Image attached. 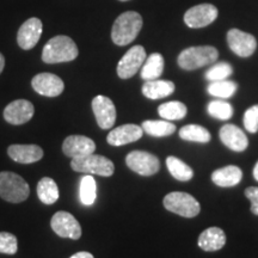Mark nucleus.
Masks as SVG:
<instances>
[{
  "label": "nucleus",
  "instance_id": "1",
  "mask_svg": "<svg viewBox=\"0 0 258 258\" xmlns=\"http://www.w3.org/2000/svg\"><path fill=\"white\" fill-rule=\"evenodd\" d=\"M143 28V17L134 11H127L120 15L112 25L111 38L117 46L132 43Z\"/></svg>",
  "mask_w": 258,
  "mask_h": 258
},
{
  "label": "nucleus",
  "instance_id": "2",
  "mask_svg": "<svg viewBox=\"0 0 258 258\" xmlns=\"http://www.w3.org/2000/svg\"><path fill=\"white\" fill-rule=\"evenodd\" d=\"M78 53V47L72 38L59 35L47 42L42 51V60L46 63L69 62L76 59Z\"/></svg>",
  "mask_w": 258,
  "mask_h": 258
},
{
  "label": "nucleus",
  "instance_id": "3",
  "mask_svg": "<svg viewBox=\"0 0 258 258\" xmlns=\"http://www.w3.org/2000/svg\"><path fill=\"white\" fill-rule=\"evenodd\" d=\"M217 48L212 46H200L186 48L179 54L178 64L185 71H194L208 66L218 60Z\"/></svg>",
  "mask_w": 258,
  "mask_h": 258
},
{
  "label": "nucleus",
  "instance_id": "4",
  "mask_svg": "<svg viewBox=\"0 0 258 258\" xmlns=\"http://www.w3.org/2000/svg\"><path fill=\"white\" fill-rule=\"evenodd\" d=\"M30 189L23 177L14 172H0V198L11 203H21L28 199Z\"/></svg>",
  "mask_w": 258,
  "mask_h": 258
},
{
  "label": "nucleus",
  "instance_id": "5",
  "mask_svg": "<svg viewBox=\"0 0 258 258\" xmlns=\"http://www.w3.org/2000/svg\"><path fill=\"white\" fill-rule=\"evenodd\" d=\"M71 167L77 172L102 177H110L115 171L114 163L110 159L95 153L85 157L73 158L71 161Z\"/></svg>",
  "mask_w": 258,
  "mask_h": 258
},
{
  "label": "nucleus",
  "instance_id": "6",
  "mask_svg": "<svg viewBox=\"0 0 258 258\" xmlns=\"http://www.w3.org/2000/svg\"><path fill=\"white\" fill-rule=\"evenodd\" d=\"M164 207L183 218H194L201 211L200 203L188 192L173 191L164 198Z\"/></svg>",
  "mask_w": 258,
  "mask_h": 258
},
{
  "label": "nucleus",
  "instance_id": "7",
  "mask_svg": "<svg viewBox=\"0 0 258 258\" xmlns=\"http://www.w3.org/2000/svg\"><path fill=\"white\" fill-rule=\"evenodd\" d=\"M127 166L138 175L152 176L160 169V161L154 154L145 151H133L125 157Z\"/></svg>",
  "mask_w": 258,
  "mask_h": 258
},
{
  "label": "nucleus",
  "instance_id": "8",
  "mask_svg": "<svg viewBox=\"0 0 258 258\" xmlns=\"http://www.w3.org/2000/svg\"><path fill=\"white\" fill-rule=\"evenodd\" d=\"M53 231L62 238L78 240L82 237V227L76 218L69 212H57L50 221Z\"/></svg>",
  "mask_w": 258,
  "mask_h": 258
},
{
  "label": "nucleus",
  "instance_id": "9",
  "mask_svg": "<svg viewBox=\"0 0 258 258\" xmlns=\"http://www.w3.org/2000/svg\"><path fill=\"white\" fill-rule=\"evenodd\" d=\"M146 50L141 46H134L122 56L117 64V74L121 79H129L138 73L146 60Z\"/></svg>",
  "mask_w": 258,
  "mask_h": 258
},
{
  "label": "nucleus",
  "instance_id": "10",
  "mask_svg": "<svg viewBox=\"0 0 258 258\" xmlns=\"http://www.w3.org/2000/svg\"><path fill=\"white\" fill-rule=\"evenodd\" d=\"M227 43L231 50L240 57L251 56L257 48L256 38L239 29H231L227 32Z\"/></svg>",
  "mask_w": 258,
  "mask_h": 258
},
{
  "label": "nucleus",
  "instance_id": "11",
  "mask_svg": "<svg viewBox=\"0 0 258 258\" xmlns=\"http://www.w3.org/2000/svg\"><path fill=\"white\" fill-rule=\"evenodd\" d=\"M218 17V9L212 4H201L189 9L184 15V22L189 28H205Z\"/></svg>",
  "mask_w": 258,
  "mask_h": 258
},
{
  "label": "nucleus",
  "instance_id": "12",
  "mask_svg": "<svg viewBox=\"0 0 258 258\" xmlns=\"http://www.w3.org/2000/svg\"><path fill=\"white\" fill-rule=\"evenodd\" d=\"M92 110L96 121L102 129L114 127L116 122V108L110 98L105 96H97L92 99Z\"/></svg>",
  "mask_w": 258,
  "mask_h": 258
},
{
  "label": "nucleus",
  "instance_id": "13",
  "mask_svg": "<svg viewBox=\"0 0 258 258\" xmlns=\"http://www.w3.org/2000/svg\"><path fill=\"white\" fill-rule=\"evenodd\" d=\"M35 108L31 102L27 99H17L6 106L4 110V118L6 122L14 125H21L32 118Z\"/></svg>",
  "mask_w": 258,
  "mask_h": 258
},
{
  "label": "nucleus",
  "instance_id": "14",
  "mask_svg": "<svg viewBox=\"0 0 258 258\" xmlns=\"http://www.w3.org/2000/svg\"><path fill=\"white\" fill-rule=\"evenodd\" d=\"M31 86L37 93L46 97H56L62 93L64 84L62 79L51 73H40L31 80Z\"/></svg>",
  "mask_w": 258,
  "mask_h": 258
},
{
  "label": "nucleus",
  "instance_id": "15",
  "mask_svg": "<svg viewBox=\"0 0 258 258\" xmlns=\"http://www.w3.org/2000/svg\"><path fill=\"white\" fill-rule=\"evenodd\" d=\"M42 29H43V25L38 18L34 17L25 21L19 28L17 34L18 46L24 50L32 49L40 41Z\"/></svg>",
  "mask_w": 258,
  "mask_h": 258
},
{
  "label": "nucleus",
  "instance_id": "16",
  "mask_svg": "<svg viewBox=\"0 0 258 258\" xmlns=\"http://www.w3.org/2000/svg\"><path fill=\"white\" fill-rule=\"evenodd\" d=\"M95 141L83 135H71L64 139L62 144V152L70 158H80L95 153Z\"/></svg>",
  "mask_w": 258,
  "mask_h": 258
},
{
  "label": "nucleus",
  "instance_id": "17",
  "mask_svg": "<svg viewBox=\"0 0 258 258\" xmlns=\"http://www.w3.org/2000/svg\"><path fill=\"white\" fill-rule=\"evenodd\" d=\"M219 135H220L221 143L234 152H243L249 146L246 135L239 127L234 124L222 125Z\"/></svg>",
  "mask_w": 258,
  "mask_h": 258
},
{
  "label": "nucleus",
  "instance_id": "18",
  "mask_svg": "<svg viewBox=\"0 0 258 258\" xmlns=\"http://www.w3.org/2000/svg\"><path fill=\"white\" fill-rule=\"evenodd\" d=\"M144 134L143 127L138 124H123L112 129L106 137V141L111 146H123L141 139Z\"/></svg>",
  "mask_w": 258,
  "mask_h": 258
},
{
  "label": "nucleus",
  "instance_id": "19",
  "mask_svg": "<svg viewBox=\"0 0 258 258\" xmlns=\"http://www.w3.org/2000/svg\"><path fill=\"white\" fill-rule=\"evenodd\" d=\"M8 154L19 164H32L42 159L43 150L37 145H11Z\"/></svg>",
  "mask_w": 258,
  "mask_h": 258
},
{
  "label": "nucleus",
  "instance_id": "20",
  "mask_svg": "<svg viewBox=\"0 0 258 258\" xmlns=\"http://www.w3.org/2000/svg\"><path fill=\"white\" fill-rule=\"evenodd\" d=\"M226 244L225 232L219 227H209L200 234L199 246L203 251H218L222 249Z\"/></svg>",
  "mask_w": 258,
  "mask_h": 258
},
{
  "label": "nucleus",
  "instance_id": "21",
  "mask_svg": "<svg viewBox=\"0 0 258 258\" xmlns=\"http://www.w3.org/2000/svg\"><path fill=\"white\" fill-rule=\"evenodd\" d=\"M241 178H243V172L235 165L221 167L212 173V180L214 184L222 188H230V186L239 184Z\"/></svg>",
  "mask_w": 258,
  "mask_h": 258
},
{
  "label": "nucleus",
  "instance_id": "22",
  "mask_svg": "<svg viewBox=\"0 0 258 258\" xmlns=\"http://www.w3.org/2000/svg\"><path fill=\"white\" fill-rule=\"evenodd\" d=\"M175 92V84L170 80H148L144 84L143 93L150 99H160Z\"/></svg>",
  "mask_w": 258,
  "mask_h": 258
},
{
  "label": "nucleus",
  "instance_id": "23",
  "mask_svg": "<svg viewBox=\"0 0 258 258\" xmlns=\"http://www.w3.org/2000/svg\"><path fill=\"white\" fill-rule=\"evenodd\" d=\"M164 72V57L159 53H153L146 57L141 67V78L144 80H156Z\"/></svg>",
  "mask_w": 258,
  "mask_h": 258
},
{
  "label": "nucleus",
  "instance_id": "24",
  "mask_svg": "<svg viewBox=\"0 0 258 258\" xmlns=\"http://www.w3.org/2000/svg\"><path fill=\"white\" fill-rule=\"evenodd\" d=\"M59 188L55 180L43 177L37 184V196L44 205H53L59 200Z\"/></svg>",
  "mask_w": 258,
  "mask_h": 258
},
{
  "label": "nucleus",
  "instance_id": "25",
  "mask_svg": "<svg viewBox=\"0 0 258 258\" xmlns=\"http://www.w3.org/2000/svg\"><path fill=\"white\" fill-rule=\"evenodd\" d=\"M166 166L173 178H176L177 180L188 182V180L192 178L194 171L191 167L186 165L184 161L178 159V158L170 156L166 159Z\"/></svg>",
  "mask_w": 258,
  "mask_h": 258
},
{
  "label": "nucleus",
  "instance_id": "26",
  "mask_svg": "<svg viewBox=\"0 0 258 258\" xmlns=\"http://www.w3.org/2000/svg\"><path fill=\"white\" fill-rule=\"evenodd\" d=\"M179 137L183 140L201 144H207L212 139L211 133H209L207 129L198 124H188L182 127L179 131Z\"/></svg>",
  "mask_w": 258,
  "mask_h": 258
},
{
  "label": "nucleus",
  "instance_id": "27",
  "mask_svg": "<svg viewBox=\"0 0 258 258\" xmlns=\"http://www.w3.org/2000/svg\"><path fill=\"white\" fill-rule=\"evenodd\" d=\"M158 112H159L160 117H163L164 120L175 121L184 118L186 112H188V109H186L185 104H183L182 102L172 101L159 105Z\"/></svg>",
  "mask_w": 258,
  "mask_h": 258
},
{
  "label": "nucleus",
  "instance_id": "28",
  "mask_svg": "<svg viewBox=\"0 0 258 258\" xmlns=\"http://www.w3.org/2000/svg\"><path fill=\"white\" fill-rule=\"evenodd\" d=\"M145 133L152 135L156 138L169 137L176 132V125L171 123L170 121L161 120V121H145L141 125Z\"/></svg>",
  "mask_w": 258,
  "mask_h": 258
},
{
  "label": "nucleus",
  "instance_id": "29",
  "mask_svg": "<svg viewBox=\"0 0 258 258\" xmlns=\"http://www.w3.org/2000/svg\"><path fill=\"white\" fill-rule=\"evenodd\" d=\"M80 201L84 206H91L97 198V183L91 175L84 176L79 186Z\"/></svg>",
  "mask_w": 258,
  "mask_h": 258
},
{
  "label": "nucleus",
  "instance_id": "30",
  "mask_svg": "<svg viewBox=\"0 0 258 258\" xmlns=\"http://www.w3.org/2000/svg\"><path fill=\"white\" fill-rule=\"evenodd\" d=\"M237 84L232 80H220L209 84L207 91L211 96L217 98H230L237 91Z\"/></svg>",
  "mask_w": 258,
  "mask_h": 258
},
{
  "label": "nucleus",
  "instance_id": "31",
  "mask_svg": "<svg viewBox=\"0 0 258 258\" xmlns=\"http://www.w3.org/2000/svg\"><path fill=\"white\" fill-rule=\"evenodd\" d=\"M208 114L213 117L218 118V120H228L233 115V108L230 103L217 99V101H212L207 106Z\"/></svg>",
  "mask_w": 258,
  "mask_h": 258
},
{
  "label": "nucleus",
  "instance_id": "32",
  "mask_svg": "<svg viewBox=\"0 0 258 258\" xmlns=\"http://www.w3.org/2000/svg\"><path fill=\"white\" fill-rule=\"evenodd\" d=\"M233 70H232V66L227 62H218L209 69L207 72L205 73L206 79L208 82H220V80H226L228 77L231 76Z\"/></svg>",
  "mask_w": 258,
  "mask_h": 258
},
{
  "label": "nucleus",
  "instance_id": "33",
  "mask_svg": "<svg viewBox=\"0 0 258 258\" xmlns=\"http://www.w3.org/2000/svg\"><path fill=\"white\" fill-rule=\"evenodd\" d=\"M18 250V240L16 235L9 232H0V253L15 254Z\"/></svg>",
  "mask_w": 258,
  "mask_h": 258
},
{
  "label": "nucleus",
  "instance_id": "34",
  "mask_svg": "<svg viewBox=\"0 0 258 258\" xmlns=\"http://www.w3.org/2000/svg\"><path fill=\"white\" fill-rule=\"evenodd\" d=\"M244 127L252 134L258 132V104L251 106L245 111Z\"/></svg>",
  "mask_w": 258,
  "mask_h": 258
},
{
  "label": "nucleus",
  "instance_id": "35",
  "mask_svg": "<svg viewBox=\"0 0 258 258\" xmlns=\"http://www.w3.org/2000/svg\"><path fill=\"white\" fill-rule=\"evenodd\" d=\"M245 196L251 201V212L258 215V186H250L245 190Z\"/></svg>",
  "mask_w": 258,
  "mask_h": 258
},
{
  "label": "nucleus",
  "instance_id": "36",
  "mask_svg": "<svg viewBox=\"0 0 258 258\" xmlns=\"http://www.w3.org/2000/svg\"><path fill=\"white\" fill-rule=\"evenodd\" d=\"M71 258H95L90 252H86V251H82V252H78L73 254Z\"/></svg>",
  "mask_w": 258,
  "mask_h": 258
},
{
  "label": "nucleus",
  "instance_id": "37",
  "mask_svg": "<svg viewBox=\"0 0 258 258\" xmlns=\"http://www.w3.org/2000/svg\"><path fill=\"white\" fill-rule=\"evenodd\" d=\"M4 67H5V57L2 53H0V74H2L3 70H4Z\"/></svg>",
  "mask_w": 258,
  "mask_h": 258
},
{
  "label": "nucleus",
  "instance_id": "38",
  "mask_svg": "<svg viewBox=\"0 0 258 258\" xmlns=\"http://www.w3.org/2000/svg\"><path fill=\"white\" fill-rule=\"evenodd\" d=\"M253 178L258 182V161L256 163V165L253 167Z\"/></svg>",
  "mask_w": 258,
  "mask_h": 258
},
{
  "label": "nucleus",
  "instance_id": "39",
  "mask_svg": "<svg viewBox=\"0 0 258 258\" xmlns=\"http://www.w3.org/2000/svg\"><path fill=\"white\" fill-rule=\"evenodd\" d=\"M120 2H128V0H120Z\"/></svg>",
  "mask_w": 258,
  "mask_h": 258
}]
</instances>
